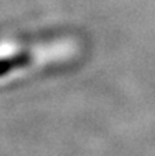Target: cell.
<instances>
[{"label":"cell","mask_w":155,"mask_h":156,"mask_svg":"<svg viewBox=\"0 0 155 156\" xmlns=\"http://www.w3.org/2000/svg\"><path fill=\"white\" fill-rule=\"evenodd\" d=\"M27 60H29L27 55H18V56L0 60V76L5 74L8 70H11V69H16V67H19V66L26 65Z\"/></svg>","instance_id":"1"}]
</instances>
